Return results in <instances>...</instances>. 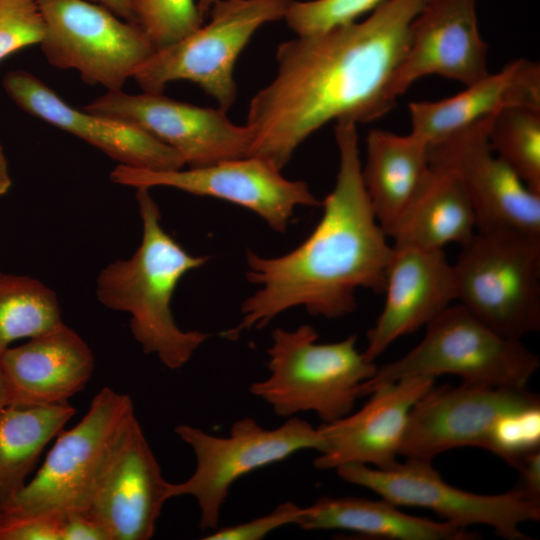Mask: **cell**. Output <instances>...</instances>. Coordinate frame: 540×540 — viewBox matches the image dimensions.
I'll use <instances>...</instances> for the list:
<instances>
[{
  "mask_svg": "<svg viewBox=\"0 0 540 540\" xmlns=\"http://www.w3.org/2000/svg\"><path fill=\"white\" fill-rule=\"evenodd\" d=\"M520 472L518 487L534 503L540 504V451L527 454L517 468Z\"/></svg>",
  "mask_w": 540,
  "mask_h": 540,
  "instance_id": "d590c367",
  "label": "cell"
},
{
  "mask_svg": "<svg viewBox=\"0 0 540 540\" xmlns=\"http://www.w3.org/2000/svg\"><path fill=\"white\" fill-rule=\"evenodd\" d=\"M11 185L12 180L9 173L8 162L4 149L0 143V197L9 191Z\"/></svg>",
  "mask_w": 540,
  "mask_h": 540,
  "instance_id": "74e56055",
  "label": "cell"
},
{
  "mask_svg": "<svg viewBox=\"0 0 540 540\" xmlns=\"http://www.w3.org/2000/svg\"><path fill=\"white\" fill-rule=\"evenodd\" d=\"M491 118L427 145L430 165L449 169L460 179L473 207L476 231L540 236V194L492 151L488 141Z\"/></svg>",
  "mask_w": 540,
  "mask_h": 540,
  "instance_id": "5bb4252c",
  "label": "cell"
},
{
  "mask_svg": "<svg viewBox=\"0 0 540 540\" xmlns=\"http://www.w3.org/2000/svg\"><path fill=\"white\" fill-rule=\"evenodd\" d=\"M61 540H110L104 527L85 511L62 516Z\"/></svg>",
  "mask_w": 540,
  "mask_h": 540,
  "instance_id": "e575fe53",
  "label": "cell"
},
{
  "mask_svg": "<svg viewBox=\"0 0 540 540\" xmlns=\"http://www.w3.org/2000/svg\"><path fill=\"white\" fill-rule=\"evenodd\" d=\"M385 302L363 354L374 361L398 338L426 326L456 301L452 264L443 249L395 248Z\"/></svg>",
  "mask_w": 540,
  "mask_h": 540,
  "instance_id": "ffe728a7",
  "label": "cell"
},
{
  "mask_svg": "<svg viewBox=\"0 0 540 540\" xmlns=\"http://www.w3.org/2000/svg\"><path fill=\"white\" fill-rule=\"evenodd\" d=\"M56 293L30 276L0 272V353L61 324Z\"/></svg>",
  "mask_w": 540,
  "mask_h": 540,
  "instance_id": "4316f807",
  "label": "cell"
},
{
  "mask_svg": "<svg viewBox=\"0 0 540 540\" xmlns=\"http://www.w3.org/2000/svg\"><path fill=\"white\" fill-rule=\"evenodd\" d=\"M339 477L362 486L396 506L427 508L443 521L464 528L487 525L509 540H527L520 525L540 519V504L515 487L498 495L467 492L446 483L431 460L407 458L386 468L349 463L336 468Z\"/></svg>",
  "mask_w": 540,
  "mask_h": 540,
  "instance_id": "8fae6325",
  "label": "cell"
},
{
  "mask_svg": "<svg viewBox=\"0 0 540 540\" xmlns=\"http://www.w3.org/2000/svg\"><path fill=\"white\" fill-rule=\"evenodd\" d=\"M62 516L0 513V540H61Z\"/></svg>",
  "mask_w": 540,
  "mask_h": 540,
  "instance_id": "836d02e7",
  "label": "cell"
},
{
  "mask_svg": "<svg viewBox=\"0 0 540 540\" xmlns=\"http://www.w3.org/2000/svg\"><path fill=\"white\" fill-rule=\"evenodd\" d=\"M303 530L341 529L397 540H471L477 536L446 521L401 512L389 501L357 497H321L302 507L296 524Z\"/></svg>",
  "mask_w": 540,
  "mask_h": 540,
  "instance_id": "d4e9b609",
  "label": "cell"
},
{
  "mask_svg": "<svg viewBox=\"0 0 540 540\" xmlns=\"http://www.w3.org/2000/svg\"><path fill=\"white\" fill-rule=\"evenodd\" d=\"M84 110L128 122L173 149L189 168L247 157L253 134L217 107H201L162 93L107 91Z\"/></svg>",
  "mask_w": 540,
  "mask_h": 540,
  "instance_id": "4fadbf2b",
  "label": "cell"
},
{
  "mask_svg": "<svg viewBox=\"0 0 540 540\" xmlns=\"http://www.w3.org/2000/svg\"><path fill=\"white\" fill-rule=\"evenodd\" d=\"M452 268L456 301L498 334L540 329V236L476 231Z\"/></svg>",
  "mask_w": 540,
  "mask_h": 540,
  "instance_id": "8992f818",
  "label": "cell"
},
{
  "mask_svg": "<svg viewBox=\"0 0 540 540\" xmlns=\"http://www.w3.org/2000/svg\"><path fill=\"white\" fill-rule=\"evenodd\" d=\"M488 141L494 154L540 194V108L512 106L497 112Z\"/></svg>",
  "mask_w": 540,
  "mask_h": 540,
  "instance_id": "83f0119b",
  "label": "cell"
},
{
  "mask_svg": "<svg viewBox=\"0 0 540 540\" xmlns=\"http://www.w3.org/2000/svg\"><path fill=\"white\" fill-rule=\"evenodd\" d=\"M217 1L218 0H197L198 9L203 19L208 16L212 6Z\"/></svg>",
  "mask_w": 540,
  "mask_h": 540,
  "instance_id": "ab89813d",
  "label": "cell"
},
{
  "mask_svg": "<svg viewBox=\"0 0 540 540\" xmlns=\"http://www.w3.org/2000/svg\"><path fill=\"white\" fill-rule=\"evenodd\" d=\"M540 405L539 396L522 388L462 383L432 387L412 407L399 455L431 460L460 447L487 450L492 429L502 415Z\"/></svg>",
  "mask_w": 540,
  "mask_h": 540,
  "instance_id": "9a60e30c",
  "label": "cell"
},
{
  "mask_svg": "<svg viewBox=\"0 0 540 540\" xmlns=\"http://www.w3.org/2000/svg\"><path fill=\"white\" fill-rule=\"evenodd\" d=\"M423 339L402 357L377 367L361 397L411 376H458L462 383L522 388L539 368V357L520 340L498 334L466 307L450 305L426 326Z\"/></svg>",
  "mask_w": 540,
  "mask_h": 540,
  "instance_id": "5b68a950",
  "label": "cell"
},
{
  "mask_svg": "<svg viewBox=\"0 0 540 540\" xmlns=\"http://www.w3.org/2000/svg\"><path fill=\"white\" fill-rule=\"evenodd\" d=\"M476 0H427L411 25L410 40L392 82L397 98L416 80L439 75L471 85L489 74Z\"/></svg>",
  "mask_w": 540,
  "mask_h": 540,
  "instance_id": "e0dca14e",
  "label": "cell"
},
{
  "mask_svg": "<svg viewBox=\"0 0 540 540\" xmlns=\"http://www.w3.org/2000/svg\"><path fill=\"white\" fill-rule=\"evenodd\" d=\"M134 415L129 395L102 388L85 416L57 435L35 476L0 506V513L61 516L85 511L101 471Z\"/></svg>",
  "mask_w": 540,
  "mask_h": 540,
  "instance_id": "ba28073f",
  "label": "cell"
},
{
  "mask_svg": "<svg viewBox=\"0 0 540 540\" xmlns=\"http://www.w3.org/2000/svg\"><path fill=\"white\" fill-rule=\"evenodd\" d=\"M430 376H411L376 388L357 412L318 427L325 448L317 469L349 463L386 468L397 462L409 413L434 385Z\"/></svg>",
  "mask_w": 540,
  "mask_h": 540,
  "instance_id": "d6986e66",
  "label": "cell"
},
{
  "mask_svg": "<svg viewBox=\"0 0 540 540\" xmlns=\"http://www.w3.org/2000/svg\"><path fill=\"white\" fill-rule=\"evenodd\" d=\"M292 1L218 0L205 25L156 49L132 79L150 93H162L172 81H190L228 112L237 97L234 67L238 57L262 26L284 19Z\"/></svg>",
  "mask_w": 540,
  "mask_h": 540,
  "instance_id": "52a82bcc",
  "label": "cell"
},
{
  "mask_svg": "<svg viewBox=\"0 0 540 540\" xmlns=\"http://www.w3.org/2000/svg\"><path fill=\"white\" fill-rule=\"evenodd\" d=\"M430 166L421 190L386 232L395 248L462 246L476 233L473 207L460 179L449 169Z\"/></svg>",
  "mask_w": 540,
  "mask_h": 540,
  "instance_id": "cb8c5ba5",
  "label": "cell"
},
{
  "mask_svg": "<svg viewBox=\"0 0 540 540\" xmlns=\"http://www.w3.org/2000/svg\"><path fill=\"white\" fill-rule=\"evenodd\" d=\"M386 0H293L284 20L296 36L316 34L358 21Z\"/></svg>",
  "mask_w": 540,
  "mask_h": 540,
  "instance_id": "f546056e",
  "label": "cell"
},
{
  "mask_svg": "<svg viewBox=\"0 0 540 540\" xmlns=\"http://www.w3.org/2000/svg\"><path fill=\"white\" fill-rule=\"evenodd\" d=\"M540 405L510 411L496 421L487 451L518 468L529 453L539 450Z\"/></svg>",
  "mask_w": 540,
  "mask_h": 540,
  "instance_id": "4dcf8cb0",
  "label": "cell"
},
{
  "mask_svg": "<svg viewBox=\"0 0 540 540\" xmlns=\"http://www.w3.org/2000/svg\"><path fill=\"white\" fill-rule=\"evenodd\" d=\"M43 36L38 0H0V63L18 50L40 44Z\"/></svg>",
  "mask_w": 540,
  "mask_h": 540,
  "instance_id": "1f68e13d",
  "label": "cell"
},
{
  "mask_svg": "<svg viewBox=\"0 0 540 540\" xmlns=\"http://www.w3.org/2000/svg\"><path fill=\"white\" fill-rule=\"evenodd\" d=\"M100 4L120 18L135 23L130 0H90ZM136 24V23H135Z\"/></svg>",
  "mask_w": 540,
  "mask_h": 540,
  "instance_id": "8d00e7d4",
  "label": "cell"
},
{
  "mask_svg": "<svg viewBox=\"0 0 540 540\" xmlns=\"http://www.w3.org/2000/svg\"><path fill=\"white\" fill-rule=\"evenodd\" d=\"M170 484L134 415L101 471L85 512L104 527L110 540H148L170 499Z\"/></svg>",
  "mask_w": 540,
  "mask_h": 540,
  "instance_id": "2e32d148",
  "label": "cell"
},
{
  "mask_svg": "<svg viewBox=\"0 0 540 540\" xmlns=\"http://www.w3.org/2000/svg\"><path fill=\"white\" fill-rule=\"evenodd\" d=\"M174 431L192 448L196 467L184 482L170 484L169 495L196 500L201 530L217 528L229 489L242 476L301 450L321 453L325 448L320 430L294 416L271 430L251 417H244L233 423L227 437L214 436L187 424H179Z\"/></svg>",
  "mask_w": 540,
  "mask_h": 540,
  "instance_id": "9c48e42d",
  "label": "cell"
},
{
  "mask_svg": "<svg viewBox=\"0 0 540 540\" xmlns=\"http://www.w3.org/2000/svg\"><path fill=\"white\" fill-rule=\"evenodd\" d=\"M334 134L339 168L333 190L322 201L320 221L284 255L267 258L247 251V280L260 288L242 303L241 322L225 332L227 338L261 329L292 307L339 318L356 309L357 289L384 292L394 249L364 187L357 124L337 121Z\"/></svg>",
  "mask_w": 540,
  "mask_h": 540,
  "instance_id": "7a4b0ae2",
  "label": "cell"
},
{
  "mask_svg": "<svg viewBox=\"0 0 540 540\" xmlns=\"http://www.w3.org/2000/svg\"><path fill=\"white\" fill-rule=\"evenodd\" d=\"M11 405V395L6 377L0 367V413Z\"/></svg>",
  "mask_w": 540,
  "mask_h": 540,
  "instance_id": "f35d334b",
  "label": "cell"
},
{
  "mask_svg": "<svg viewBox=\"0 0 540 540\" xmlns=\"http://www.w3.org/2000/svg\"><path fill=\"white\" fill-rule=\"evenodd\" d=\"M302 507L292 502L277 505L270 513L233 526L215 529L204 540H261L274 530L296 524Z\"/></svg>",
  "mask_w": 540,
  "mask_h": 540,
  "instance_id": "d6a6232c",
  "label": "cell"
},
{
  "mask_svg": "<svg viewBox=\"0 0 540 540\" xmlns=\"http://www.w3.org/2000/svg\"><path fill=\"white\" fill-rule=\"evenodd\" d=\"M135 23L155 50L171 45L199 28L197 0H130Z\"/></svg>",
  "mask_w": 540,
  "mask_h": 540,
  "instance_id": "f1b7e54d",
  "label": "cell"
},
{
  "mask_svg": "<svg viewBox=\"0 0 540 540\" xmlns=\"http://www.w3.org/2000/svg\"><path fill=\"white\" fill-rule=\"evenodd\" d=\"M430 169L427 144L412 133L369 131L362 179L385 234L419 193Z\"/></svg>",
  "mask_w": 540,
  "mask_h": 540,
  "instance_id": "603a6c76",
  "label": "cell"
},
{
  "mask_svg": "<svg viewBox=\"0 0 540 540\" xmlns=\"http://www.w3.org/2000/svg\"><path fill=\"white\" fill-rule=\"evenodd\" d=\"M87 343L64 322L0 353L11 405H49L68 402L94 371Z\"/></svg>",
  "mask_w": 540,
  "mask_h": 540,
  "instance_id": "44dd1931",
  "label": "cell"
},
{
  "mask_svg": "<svg viewBox=\"0 0 540 540\" xmlns=\"http://www.w3.org/2000/svg\"><path fill=\"white\" fill-rule=\"evenodd\" d=\"M2 86L20 109L82 139L120 165L158 171L185 166L178 153L142 129L67 104L27 71H8L3 76Z\"/></svg>",
  "mask_w": 540,
  "mask_h": 540,
  "instance_id": "ac0fdd59",
  "label": "cell"
},
{
  "mask_svg": "<svg viewBox=\"0 0 540 540\" xmlns=\"http://www.w3.org/2000/svg\"><path fill=\"white\" fill-rule=\"evenodd\" d=\"M426 1L386 0L364 20L281 43L274 77L248 107L249 156L282 170L329 122L366 123L393 109L392 82Z\"/></svg>",
  "mask_w": 540,
  "mask_h": 540,
  "instance_id": "6da1fadb",
  "label": "cell"
},
{
  "mask_svg": "<svg viewBox=\"0 0 540 540\" xmlns=\"http://www.w3.org/2000/svg\"><path fill=\"white\" fill-rule=\"evenodd\" d=\"M44 19L40 42L47 61L78 71L89 85L123 90L155 51L144 31L90 0H38Z\"/></svg>",
  "mask_w": 540,
  "mask_h": 540,
  "instance_id": "30bf717a",
  "label": "cell"
},
{
  "mask_svg": "<svg viewBox=\"0 0 540 540\" xmlns=\"http://www.w3.org/2000/svg\"><path fill=\"white\" fill-rule=\"evenodd\" d=\"M74 414L69 402L9 405L0 413V506L24 487L46 445Z\"/></svg>",
  "mask_w": 540,
  "mask_h": 540,
  "instance_id": "484cf974",
  "label": "cell"
},
{
  "mask_svg": "<svg viewBox=\"0 0 540 540\" xmlns=\"http://www.w3.org/2000/svg\"><path fill=\"white\" fill-rule=\"evenodd\" d=\"M317 339L308 324L273 330L267 349L270 374L249 391L278 416L313 411L323 424L341 419L352 412L362 384L375 374L377 366L357 350L355 335L334 343Z\"/></svg>",
  "mask_w": 540,
  "mask_h": 540,
  "instance_id": "277c9868",
  "label": "cell"
},
{
  "mask_svg": "<svg viewBox=\"0 0 540 540\" xmlns=\"http://www.w3.org/2000/svg\"><path fill=\"white\" fill-rule=\"evenodd\" d=\"M109 177L135 189L170 187L231 202L253 211L277 232L286 231L296 207L322 204L307 183L286 179L273 164L255 156L170 171L118 164Z\"/></svg>",
  "mask_w": 540,
  "mask_h": 540,
  "instance_id": "7c38bea8",
  "label": "cell"
},
{
  "mask_svg": "<svg viewBox=\"0 0 540 540\" xmlns=\"http://www.w3.org/2000/svg\"><path fill=\"white\" fill-rule=\"evenodd\" d=\"M512 106L540 108L539 63L512 60L452 97L410 102L411 133L431 145Z\"/></svg>",
  "mask_w": 540,
  "mask_h": 540,
  "instance_id": "7402d4cb",
  "label": "cell"
},
{
  "mask_svg": "<svg viewBox=\"0 0 540 540\" xmlns=\"http://www.w3.org/2000/svg\"><path fill=\"white\" fill-rule=\"evenodd\" d=\"M150 189H136L142 239L126 259L107 264L96 279V297L105 307L130 315V330L146 354H153L171 370L184 366L211 336L182 330L175 322L171 301L188 272L201 267L207 256L187 252L162 227L158 205Z\"/></svg>",
  "mask_w": 540,
  "mask_h": 540,
  "instance_id": "3957f363",
  "label": "cell"
}]
</instances>
